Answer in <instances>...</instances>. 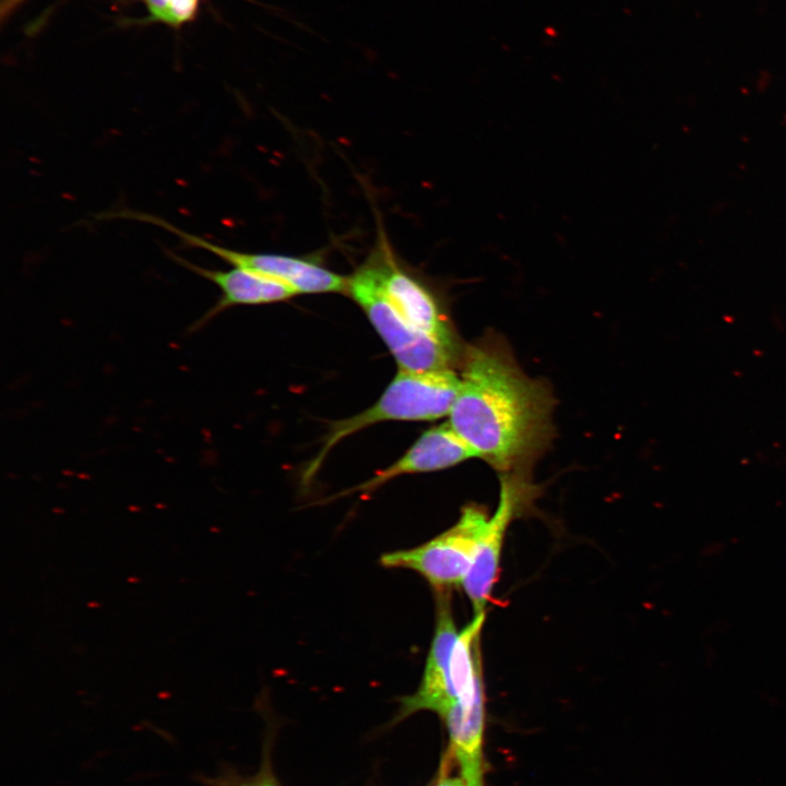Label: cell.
<instances>
[{
    "label": "cell",
    "mask_w": 786,
    "mask_h": 786,
    "mask_svg": "<svg viewBox=\"0 0 786 786\" xmlns=\"http://www.w3.org/2000/svg\"><path fill=\"white\" fill-rule=\"evenodd\" d=\"M462 367L450 425L499 472H525L550 442L549 388L527 377L507 347L489 337L464 350Z\"/></svg>",
    "instance_id": "cell-1"
},
{
    "label": "cell",
    "mask_w": 786,
    "mask_h": 786,
    "mask_svg": "<svg viewBox=\"0 0 786 786\" xmlns=\"http://www.w3.org/2000/svg\"><path fill=\"white\" fill-rule=\"evenodd\" d=\"M461 378L450 368L431 371L400 369L380 398L352 417L334 421L317 456L303 473L308 483L329 452L342 440L382 421H426L449 416Z\"/></svg>",
    "instance_id": "cell-2"
},
{
    "label": "cell",
    "mask_w": 786,
    "mask_h": 786,
    "mask_svg": "<svg viewBox=\"0 0 786 786\" xmlns=\"http://www.w3.org/2000/svg\"><path fill=\"white\" fill-rule=\"evenodd\" d=\"M346 294L364 310L400 369L431 371L452 367L456 359V344L445 343L406 325L361 265L349 275Z\"/></svg>",
    "instance_id": "cell-6"
},
{
    "label": "cell",
    "mask_w": 786,
    "mask_h": 786,
    "mask_svg": "<svg viewBox=\"0 0 786 786\" xmlns=\"http://www.w3.org/2000/svg\"><path fill=\"white\" fill-rule=\"evenodd\" d=\"M126 218L150 223L168 230L186 246L209 251L233 267L243 269L277 279L291 287L298 295L347 293L348 277L324 266L317 255L295 257L271 252L239 251L182 230L162 217L152 214L128 210Z\"/></svg>",
    "instance_id": "cell-5"
},
{
    "label": "cell",
    "mask_w": 786,
    "mask_h": 786,
    "mask_svg": "<svg viewBox=\"0 0 786 786\" xmlns=\"http://www.w3.org/2000/svg\"><path fill=\"white\" fill-rule=\"evenodd\" d=\"M437 617L431 645L418 689L401 700L397 719L419 711H429L441 718L456 701L451 674L452 651L457 631L449 592H436Z\"/></svg>",
    "instance_id": "cell-8"
},
{
    "label": "cell",
    "mask_w": 786,
    "mask_h": 786,
    "mask_svg": "<svg viewBox=\"0 0 786 786\" xmlns=\"http://www.w3.org/2000/svg\"><path fill=\"white\" fill-rule=\"evenodd\" d=\"M536 490L525 472L505 473L501 477L498 505L488 519L473 564L462 584L475 615L486 611L490 602L499 577L507 531L532 503Z\"/></svg>",
    "instance_id": "cell-7"
},
{
    "label": "cell",
    "mask_w": 786,
    "mask_h": 786,
    "mask_svg": "<svg viewBox=\"0 0 786 786\" xmlns=\"http://www.w3.org/2000/svg\"><path fill=\"white\" fill-rule=\"evenodd\" d=\"M165 252L177 264L211 281L221 289L217 302L192 325L190 331H198L222 311L235 306H254L283 301L298 295L288 285L239 267L214 270L200 266L168 250Z\"/></svg>",
    "instance_id": "cell-10"
},
{
    "label": "cell",
    "mask_w": 786,
    "mask_h": 786,
    "mask_svg": "<svg viewBox=\"0 0 786 786\" xmlns=\"http://www.w3.org/2000/svg\"><path fill=\"white\" fill-rule=\"evenodd\" d=\"M449 734V754L467 786H485V689L484 679L461 695L442 717Z\"/></svg>",
    "instance_id": "cell-9"
},
{
    "label": "cell",
    "mask_w": 786,
    "mask_h": 786,
    "mask_svg": "<svg viewBox=\"0 0 786 786\" xmlns=\"http://www.w3.org/2000/svg\"><path fill=\"white\" fill-rule=\"evenodd\" d=\"M451 757L446 752L445 759L442 762V766L438 778L432 786H467L464 779L460 776H452L449 773Z\"/></svg>",
    "instance_id": "cell-13"
},
{
    "label": "cell",
    "mask_w": 786,
    "mask_h": 786,
    "mask_svg": "<svg viewBox=\"0 0 786 786\" xmlns=\"http://www.w3.org/2000/svg\"><path fill=\"white\" fill-rule=\"evenodd\" d=\"M23 0H2L1 17L9 15Z\"/></svg>",
    "instance_id": "cell-15"
},
{
    "label": "cell",
    "mask_w": 786,
    "mask_h": 786,
    "mask_svg": "<svg viewBox=\"0 0 786 786\" xmlns=\"http://www.w3.org/2000/svg\"><path fill=\"white\" fill-rule=\"evenodd\" d=\"M360 265L406 325L445 343L456 344L438 294L402 261L380 223L376 242Z\"/></svg>",
    "instance_id": "cell-3"
},
{
    "label": "cell",
    "mask_w": 786,
    "mask_h": 786,
    "mask_svg": "<svg viewBox=\"0 0 786 786\" xmlns=\"http://www.w3.org/2000/svg\"><path fill=\"white\" fill-rule=\"evenodd\" d=\"M489 516L481 505H465L450 528L417 547L383 553L380 562L386 568L413 570L436 592H449L463 584Z\"/></svg>",
    "instance_id": "cell-4"
},
{
    "label": "cell",
    "mask_w": 786,
    "mask_h": 786,
    "mask_svg": "<svg viewBox=\"0 0 786 786\" xmlns=\"http://www.w3.org/2000/svg\"><path fill=\"white\" fill-rule=\"evenodd\" d=\"M171 25H179L193 17L199 0H167Z\"/></svg>",
    "instance_id": "cell-12"
},
{
    "label": "cell",
    "mask_w": 786,
    "mask_h": 786,
    "mask_svg": "<svg viewBox=\"0 0 786 786\" xmlns=\"http://www.w3.org/2000/svg\"><path fill=\"white\" fill-rule=\"evenodd\" d=\"M472 457H477L476 452L450 422H443L426 430L397 461L350 492H369L398 476L445 469Z\"/></svg>",
    "instance_id": "cell-11"
},
{
    "label": "cell",
    "mask_w": 786,
    "mask_h": 786,
    "mask_svg": "<svg viewBox=\"0 0 786 786\" xmlns=\"http://www.w3.org/2000/svg\"><path fill=\"white\" fill-rule=\"evenodd\" d=\"M242 786H281L270 769H263Z\"/></svg>",
    "instance_id": "cell-14"
}]
</instances>
